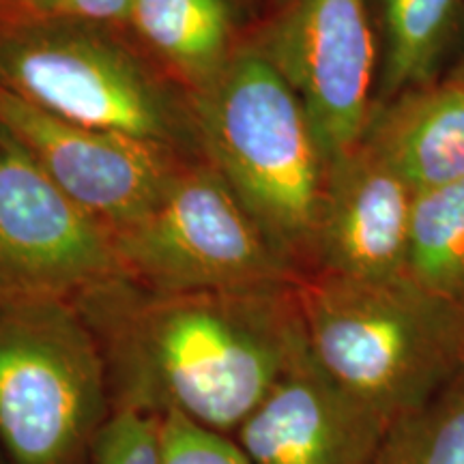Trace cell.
I'll use <instances>...</instances> for the list:
<instances>
[{
  "label": "cell",
  "instance_id": "cell-1",
  "mask_svg": "<svg viewBox=\"0 0 464 464\" xmlns=\"http://www.w3.org/2000/svg\"><path fill=\"white\" fill-rule=\"evenodd\" d=\"M72 301L100 342L112 406L226 437L307 346L297 282L168 293L116 276Z\"/></svg>",
  "mask_w": 464,
  "mask_h": 464
},
{
  "label": "cell",
  "instance_id": "cell-2",
  "mask_svg": "<svg viewBox=\"0 0 464 464\" xmlns=\"http://www.w3.org/2000/svg\"><path fill=\"white\" fill-rule=\"evenodd\" d=\"M297 301L312 357L387 423L415 413L464 370V304L409 274H305Z\"/></svg>",
  "mask_w": 464,
  "mask_h": 464
},
{
  "label": "cell",
  "instance_id": "cell-3",
  "mask_svg": "<svg viewBox=\"0 0 464 464\" xmlns=\"http://www.w3.org/2000/svg\"><path fill=\"white\" fill-rule=\"evenodd\" d=\"M189 103L200 158L235 191L276 252L312 266L327 155L304 103L249 39Z\"/></svg>",
  "mask_w": 464,
  "mask_h": 464
},
{
  "label": "cell",
  "instance_id": "cell-4",
  "mask_svg": "<svg viewBox=\"0 0 464 464\" xmlns=\"http://www.w3.org/2000/svg\"><path fill=\"white\" fill-rule=\"evenodd\" d=\"M121 33L50 20L0 24V89L58 119L200 158L188 92Z\"/></svg>",
  "mask_w": 464,
  "mask_h": 464
},
{
  "label": "cell",
  "instance_id": "cell-5",
  "mask_svg": "<svg viewBox=\"0 0 464 464\" xmlns=\"http://www.w3.org/2000/svg\"><path fill=\"white\" fill-rule=\"evenodd\" d=\"M110 411L100 342L73 301H0V450L7 464H75Z\"/></svg>",
  "mask_w": 464,
  "mask_h": 464
},
{
  "label": "cell",
  "instance_id": "cell-6",
  "mask_svg": "<svg viewBox=\"0 0 464 464\" xmlns=\"http://www.w3.org/2000/svg\"><path fill=\"white\" fill-rule=\"evenodd\" d=\"M114 241L123 276L153 290H254L299 280L202 158L185 160L155 205Z\"/></svg>",
  "mask_w": 464,
  "mask_h": 464
},
{
  "label": "cell",
  "instance_id": "cell-7",
  "mask_svg": "<svg viewBox=\"0 0 464 464\" xmlns=\"http://www.w3.org/2000/svg\"><path fill=\"white\" fill-rule=\"evenodd\" d=\"M249 42L304 103L327 161L362 140L381 73L370 0H282Z\"/></svg>",
  "mask_w": 464,
  "mask_h": 464
},
{
  "label": "cell",
  "instance_id": "cell-8",
  "mask_svg": "<svg viewBox=\"0 0 464 464\" xmlns=\"http://www.w3.org/2000/svg\"><path fill=\"white\" fill-rule=\"evenodd\" d=\"M116 276L114 230L63 194L0 127V301L73 299Z\"/></svg>",
  "mask_w": 464,
  "mask_h": 464
},
{
  "label": "cell",
  "instance_id": "cell-9",
  "mask_svg": "<svg viewBox=\"0 0 464 464\" xmlns=\"http://www.w3.org/2000/svg\"><path fill=\"white\" fill-rule=\"evenodd\" d=\"M0 127L75 205L119 232L164 194L188 155L58 119L0 89Z\"/></svg>",
  "mask_w": 464,
  "mask_h": 464
},
{
  "label": "cell",
  "instance_id": "cell-10",
  "mask_svg": "<svg viewBox=\"0 0 464 464\" xmlns=\"http://www.w3.org/2000/svg\"><path fill=\"white\" fill-rule=\"evenodd\" d=\"M413 202L415 191L365 138L342 150L327 161L307 274L359 280L409 274Z\"/></svg>",
  "mask_w": 464,
  "mask_h": 464
},
{
  "label": "cell",
  "instance_id": "cell-11",
  "mask_svg": "<svg viewBox=\"0 0 464 464\" xmlns=\"http://www.w3.org/2000/svg\"><path fill=\"white\" fill-rule=\"evenodd\" d=\"M387 430L305 346L232 439L252 464H372Z\"/></svg>",
  "mask_w": 464,
  "mask_h": 464
},
{
  "label": "cell",
  "instance_id": "cell-12",
  "mask_svg": "<svg viewBox=\"0 0 464 464\" xmlns=\"http://www.w3.org/2000/svg\"><path fill=\"white\" fill-rule=\"evenodd\" d=\"M363 138L420 194L464 179V84L448 75L379 103Z\"/></svg>",
  "mask_w": 464,
  "mask_h": 464
},
{
  "label": "cell",
  "instance_id": "cell-13",
  "mask_svg": "<svg viewBox=\"0 0 464 464\" xmlns=\"http://www.w3.org/2000/svg\"><path fill=\"white\" fill-rule=\"evenodd\" d=\"M241 0H133L123 33L191 95L239 50Z\"/></svg>",
  "mask_w": 464,
  "mask_h": 464
},
{
  "label": "cell",
  "instance_id": "cell-14",
  "mask_svg": "<svg viewBox=\"0 0 464 464\" xmlns=\"http://www.w3.org/2000/svg\"><path fill=\"white\" fill-rule=\"evenodd\" d=\"M381 48L376 106L443 78L464 28V0H370Z\"/></svg>",
  "mask_w": 464,
  "mask_h": 464
},
{
  "label": "cell",
  "instance_id": "cell-15",
  "mask_svg": "<svg viewBox=\"0 0 464 464\" xmlns=\"http://www.w3.org/2000/svg\"><path fill=\"white\" fill-rule=\"evenodd\" d=\"M409 276L464 304V179L415 194Z\"/></svg>",
  "mask_w": 464,
  "mask_h": 464
},
{
  "label": "cell",
  "instance_id": "cell-16",
  "mask_svg": "<svg viewBox=\"0 0 464 464\" xmlns=\"http://www.w3.org/2000/svg\"><path fill=\"white\" fill-rule=\"evenodd\" d=\"M372 464H464V370L426 406L392 423Z\"/></svg>",
  "mask_w": 464,
  "mask_h": 464
},
{
  "label": "cell",
  "instance_id": "cell-17",
  "mask_svg": "<svg viewBox=\"0 0 464 464\" xmlns=\"http://www.w3.org/2000/svg\"><path fill=\"white\" fill-rule=\"evenodd\" d=\"M89 464H164V417L112 406L92 439Z\"/></svg>",
  "mask_w": 464,
  "mask_h": 464
},
{
  "label": "cell",
  "instance_id": "cell-18",
  "mask_svg": "<svg viewBox=\"0 0 464 464\" xmlns=\"http://www.w3.org/2000/svg\"><path fill=\"white\" fill-rule=\"evenodd\" d=\"M164 464H252L235 439L164 415Z\"/></svg>",
  "mask_w": 464,
  "mask_h": 464
},
{
  "label": "cell",
  "instance_id": "cell-19",
  "mask_svg": "<svg viewBox=\"0 0 464 464\" xmlns=\"http://www.w3.org/2000/svg\"><path fill=\"white\" fill-rule=\"evenodd\" d=\"M131 7L133 0H20L14 15L7 22H75V24H91L123 31L127 17L131 14Z\"/></svg>",
  "mask_w": 464,
  "mask_h": 464
},
{
  "label": "cell",
  "instance_id": "cell-20",
  "mask_svg": "<svg viewBox=\"0 0 464 464\" xmlns=\"http://www.w3.org/2000/svg\"><path fill=\"white\" fill-rule=\"evenodd\" d=\"M445 75H448L450 80H454V82L464 84V52L460 56H458V61L454 63V65H451V69Z\"/></svg>",
  "mask_w": 464,
  "mask_h": 464
},
{
  "label": "cell",
  "instance_id": "cell-21",
  "mask_svg": "<svg viewBox=\"0 0 464 464\" xmlns=\"http://www.w3.org/2000/svg\"><path fill=\"white\" fill-rule=\"evenodd\" d=\"M17 3H20V0H0V24H5V22L14 15Z\"/></svg>",
  "mask_w": 464,
  "mask_h": 464
},
{
  "label": "cell",
  "instance_id": "cell-22",
  "mask_svg": "<svg viewBox=\"0 0 464 464\" xmlns=\"http://www.w3.org/2000/svg\"><path fill=\"white\" fill-rule=\"evenodd\" d=\"M0 464H7V460H5V454H3V450H0Z\"/></svg>",
  "mask_w": 464,
  "mask_h": 464
}]
</instances>
